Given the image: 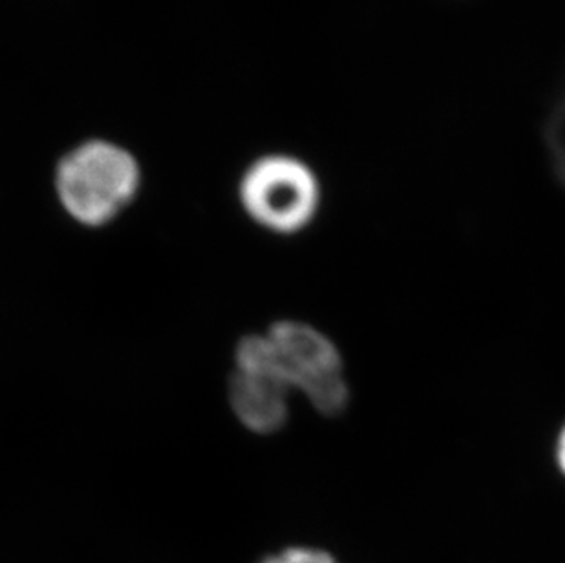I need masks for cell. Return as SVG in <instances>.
Here are the masks:
<instances>
[{
  "instance_id": "6da1fadb",
  "label": "cell",
  "mask_w": 565,
  "mask_h": 563,
  "mask_svg": "<svg viewBox=\"0 0 565 563\" xmlns=\"http://www.w3.org/2000/svg\"><path fill=\"white\" fill-rule=\"evenodd\" d=\"M141 169L127 149L107 139H90L70 150L55 170V192L70 219L103 227L132 203Z\"/></svg>"
},
{
  "instance_id": "7a4b0ae2",
  "label": "cell",
  "mask_w": 565,
  "mask_h": 563,
  "mask_svg": "<svg viewBox=\"0 0 565 563\" xmlns=\"http://www.w3.org/2000/svg\"><path fill=\"white\" fill-rule=\"evenodd\" d=\"M322 183L299 156H258L238 181V202L253 224L277 236H297L319 219Z\"/></svg>"
},
{
  "instance_id": "3957f363",
  "label": "cell",
  "mask_w": 565,
  "mask_h": 563,
  "mask_svg": "<svg viewBox=\"0 0 565 563\" xmlns=\"http://www.w3.org/2000/svg\"><path fill=\"white\" fill-rule=\"evenodd\" d=\"M273 364L291 392L305 395L322 417L337 419L352 403L347 364L335 340L305 320L284 319L264 333Z\"/></svg>"
},
{
  "instance_id": "277c9868",
  "label": "cell",
  "mask_w": 565,
  "mask_h": 563,
  "mask_svg": "<svg viewBox=\"0 0 565 563\" xmlns=\"http://www.w3.org/2000/svg\"><path fill=\"white\" fill-rule=\"evenodd\" d=\"M227 392L236 419L256 436H275L288 425L294 392L275 370L264 333L238 340Z\"/></svg>"
},
{
  "instance_id": "5b68a950",
  "label": "cell",
  "mask_w": 565,
  "mask_h": 563,
  "mask_svg": "<svg viewBox=\"0 0 565 563\" xmlns=\"http://www.w3.org/2000/svg\"><path fill=\"white\" fill-rule=\"evenodd\" d=\"M545 145L556 178L565 185V94L556 103L545 125Z\"/></svg>"
},
{
  "instance_id": "8992f818",
  "label": "cell",
  "mask_w": 565,
  "mask_h": 563,
  "mask_svg": "<svg viewBox=\"0 0 565 563\" xmlns=\"http://www.w3.org/2000/svg\"><path fill=\"white\" fill-rule=\"evenodd\" d=\"M260 563H337L326 551L315 548H288L278 554H271Z\"/></svg>"
},
{
  "instance_id": "52a82bcc",
  "label": "cell",
  "mask_w": 565,
  "mask_h": 563,
  "mask_svg": "<svg viewBox=\"0 0 565 563\" xmlns=\"http://www.w3.org/2000/svg\"><path fill=\"white\" fill-rule=\"evenodd\" d=\"M553 457H555V465L556 468H558V472L565 478V421L564 425L558 428V434H556Z\"/></svg>"
}]
</instances>
